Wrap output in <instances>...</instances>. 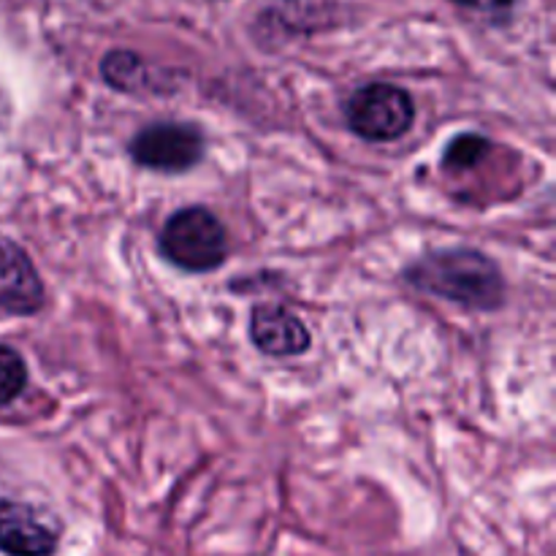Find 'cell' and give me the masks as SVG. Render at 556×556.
Wrapping results in <instances>:
<instances>
[{"label":"cell","instance_id":"6","mask_svg":"<svg viewBox=\"0 0 556 556\" xmlns=\"http://www.w3.org/2000/svg\"><path fill=\"white\" fill-rule=\"evenodd\" d=\"M43 282L30 255L0 233V309L11 315H36L43 307Z\"/></svg>","mask_w":556,"mask_h":556},{"label":"cell","instance_id":"3","mask_svg":"<svg viewBox=\"0 0 556 556\" xmlns=\"http://www.w3.org/2000/svg\"><path fill=\"white\" fill-rule=\"evenodd\" d=\"M348 125L367 141H394L416 123V103L410 92L389 81L358 87L345 106Z\"/></svg>","mask_w":556,"mask_h":556},{"label":"cell","instance_id":"9","mask_svg":"<svg viewBox=\"0 0 556 556\" xmlns=\"http://www.w3.org/2000/svg\"><path fill=\"white\" fill-rule=\"evenodd\" d=\"M492 152V141L481 134H459L448 141L443 152V166L451 172H467L478 166Z\"/></svg>","mask_w":556,"mask_h":556},{"label":"cell","instance_id":"4","mask_svg":"<svg viewBox=\"0 0 556 556\" xmlns=\"http://www.w3.org/2000/svg\"><path fill=\"white\" fill-rule=\"evenodd\" d=\"M206 139L193 123H152L130 139V157L141 168L179 174L204 157Z\"/></svg>","mask_w":556,"mask_h":556},{"label":"cell","instance_id":"8","mask_svg":"<svg viewBox=\"0 0 556 556\" xmlns=\"http://www.w3.org/2000/svg\"><path fill=\"white\" fill-rule=\"evenodd\" d=\"M101 76L109 87L128 92V96H141V92L155 90L152 68L139 54L128 52V49H112L109 54H103Z\"/></svg>","mask_w":556,"mask_h":556},{"label":"cell","instance_id":"7","mask_svg":"<svg viewBox=\"0 0 556 556\" xmlns=\"http://www.w3.org/2000/svg\"><path fill=\"white\" fill-rule=\"evenodd\" d=\"M250 340L275 358L299 356L309 348V329L282 304H255L250 313Z\"/></svg>","mask_w":556,"mask_h":556},{"label":"cell","instance_id":"1","mask_svg":"<svg viewBox=\"0 0 556 556\" xmlns=\"http://www.w3.org/2000/svg\"><path fill=\"white\" fill-rule=\"evenodd\" d=\"M405 282L445 302L470 309H497L505 302V280L489 255L470 248L434 250L402 271Z\"/></svg>","mask_w":556,"mask_h":556},{"label":"cell","instance_id":"5","mask_svg":"<svg viewBox=\"0 0 556 556\" xmlns=\"http://www.w3.org/2000/svg\"><path fill=\"white\" fill-rule=\"evenodd\" d=\"M60 521L36 505L0 494V554L54 556L60 548Z\"/></svg>","mask_w":556,"mask_h":556},{"label":"cell","instance_id":"2","mask_svg":"<svg viewBox=\"0 0 556 556\" xmlns=\"http://www.w3.org/2000/svg\"><path fill=\"white\" fill-rule=\"evenodd\" d=\"M157 248L177 269L204 275L226 264L228 233L215 212L206 206H185L163 223Z\"/></svg>","mask_w":556,"mask_h":556},{"label":"cell","instance_id":"10","mask_svg":"<svg viewBox=\"0 0 556 556\" xmlns=\"http://www.w3.org/2000/svg\"><path fill=\"white\" fill-rule=\"evenodd\" d=\"M27 386L25 358L9 345H0V407L11 405Z\"/></svg>","mask_w":556,"mask_h":556},{"label":"cell","instance_id":"11","mask_svg":"<svg viewBox=\"0 0 556 556\" xmlns=\"http://www.w3.org/2000/svg\"><path fill=\"white\" fill-rule=\"evenodd\" d=\"M456 5H467V9L483 11V14H494V16H508L514 11L516 0H451Z\"/></svg>","mask_w":556,"mask_h":556}]
</instances>
